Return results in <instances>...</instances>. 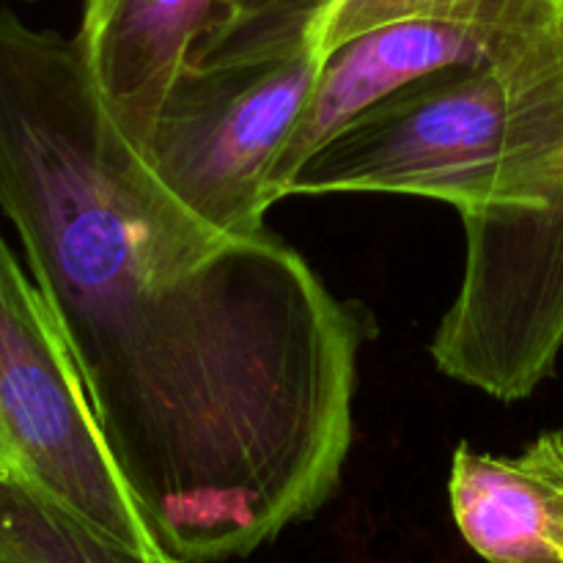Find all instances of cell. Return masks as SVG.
Segmentation results:
<instances>
[{
  "label": "cell",
  "mask_w": 563,
  "mask_h": 563,
  "mask_svg": "<svg viewBox=\"0 0 563 563\" xmlns=\"http://www.w3.org/2000/svg\"><path fill=\"white\" fill-rule=\"evenodd\" d=\"M0 212L159 544L245 559L335 495L366 319L275 231L192 214L75 36L0 9Z\"/></svg>",
  "instance_id": "6da1fadb"
},
{
  "label": "cell",
  "mask_w": 563,
  "mask_h": 563,
  "mask_svg": "<svg viewBox=\"0 0 563 563\" xmlns=\"http://www.w3.org/2000/svg\"><path fill=\"white\" fill-rule=\"evenodd\" d=\"M460 289L432 339L445 377L528 399L563 350V152L517 203L465 214Z\"/></svg>",
  "instance_id": "7a4b0ae2"
},
{
  "label": "cell",
  "mask_w": 563,
  "mask_h": 563,
  "mask_svg": "<svg viewBox=\"0 0 563 563\" xmlns=\"http://www.w3.org/2000/svg\"><path fill=\"white\" fill-rule=\"evenodd\" d=\"M322 58L313 49L187 60L165 93L143 157L192 214L231 236L267 231V181Z\"/></svg>",
  "instance_id": "3957f363"
},
{
  "label": "cell",
  "mask_w": 563,
  "mask_h": 563,
  "mask_svg": "<svg viewBox=\"0 0 563 563\" xmlns=\"http://www.w3.org/2000/svg\"><path fill=\"white\" fill-rule=\"evenodd\" d=\"M0 471L20 473L130 548L168 553L115 467L47 300L3 236Z\"/></svg>",
  "instance_id": "277c9868"
},
{
  "label": "cell",
  "mask_w": 563,
  "mask_h": 563,
  "mask_svg": "<svg viewBox=\"0 0 563 563\" xmlns=\"http://www.w3.org/2000/svg\"><path fill=\"white\" fill-rule=\"evenodd\" d=\"M553 36H526L473 20L412 16L346 38L322 58L317 86L275 159L267 181L269 207L284 201L289 181L319 148L390 93L451 66L511 58Z\"/></svg>",
  "instance_id": "5b68a950"
},
{
  "label": "cell",
  "mask_w": 563,
  "mask_h": 563,
  "mask_svg": "<svg viewBox=\"0 0 563 563\" xmlns=\"http://www.w3.org/2000/svg\"><path fill=\"white\" fill-rule=\"evenodd\" d=\"M220 0H86L75 33L115 124L146 148L165 93L192 58Z\"/></svg>",
  "instance_id": "8992f818"
},
{
  "label": "cell",
  "mask_w": 563,
  "mask_h": 563,
  "mask_svg": "<svg viewBox=\"0 0 563 563\" xmlns=\"http://www.w3.org/2000/svg\"><path fill=\"white\" fill-rule=\"evenodd\" d=\"M449 498L462 539L487 563H563V432L517 456L460 443Z\"/></svg>",
  "instance_id": "52a82bcc"
},
{
  "label": "cell",
  "mask_w": 563,
  "mask_h": 563,
  "mask_svg": "<svg viewBox=\"0 0 563 563\" xmlns=\"http://www.w3.org/2000/svg\"><path fill=\"white\" fill-rule=\"evenodd\" d=\"M0 563H187L104 533L20 473L0 471Z\"/></svg>",
  "instance_id": "ba28073f"
},
{
  "label": "cell",
  "mask_w": 563,
  "mask_h": 563,
  "mask_svg": "<svg viewBox=\"0 0 563 563\" xmlns=\"http://www.w3.org/2000/svg\"><path fill=\"white\" fill-rule=\"evenodd\" d=\"M412 16L487 22L526 36L563 33V0H324L308 20L300 47L324 58L368 27Z\"/></svg>",
  "instance_id": "9c48e42d"
},
{
  "label": "cell",
  "mask_w": 563,
  "mask_h": 563,
  "mask_svg": "<svg viewBox=\"0 0 563 563\" xmlns=\"http://www.w3.org/2000/svg\"><path fill=\"white\" fill-rule=\"evenodd\" d=\"M324 0H220L190 60L264 58L300 49L308 20Z\"/></svg>",
  "instance_id": "30bf717a"
},
{
  "label": "cell",
  "mask_w": 563,
  "mask_h": 563,
  "mask_svg": "<svg viewBox=\"0 0 563 563\" xmlns=\"http://www.w3.org/2000/svg\"><path fill=\"white\" fill-rule=\"evenodd\" d=\"M25 3H33V0H25Z\"/></svg>",
  "instance_id": "8fae6325"
}]
</instances>
